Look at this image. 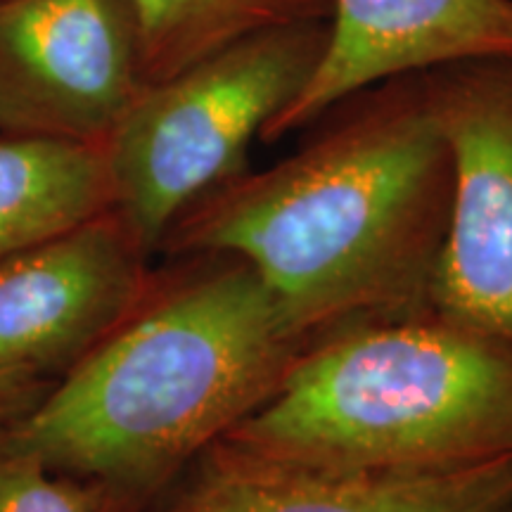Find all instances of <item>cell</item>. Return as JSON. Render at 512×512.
Here are the masks:
<instances>
[{"mask_svg":"<svg viewBox=\"0 0 512 512\" xmlns=\"http://www.w3.org/2000/svg\"><path fill=\"white\" fill-rule=\"evenodd\" d=\"M147 259L110 209L0 261V380L76 366L143 299Z\"/></svg>","mask_w":512,"mask_h":512,"instance_id":"52a82bcc","label":"cell"},{"mask_svg":"<svg viewBox=\"0 0 512 512\" xmlns=\"http://www.w3.org/2000/svg\"><path fill=\"white\" fill-rule=\"evenodd\" d=\"M292 463L441 472L512 458V344L434 309L320 339L226 434Z\"/></svg>","mask_w":512,"mask_h":512,"instance_id":"3957f363","label":"cell"},{"mask_svg":"<svg viewBox=\"0 0 512 512\" xmlns=\"http://www.w3.org/2000/svg\"><path fill=\"white\" fill-rule=\"evenodd\" d=\"M29 384L27 382H5L0 380V422H8L19 415V408L27 401Z\"/></svg>","mask_w":512,"mask_h":512,"instance_id":"4fadbf2b","label":"cell"},{"mask_svg":"<svg viewBox=\"0 0 512 512\" xmlns=\"http://www.w3.org/2000/svg\"><path fill=\"white\" fill-rule=\"evenodd\" d=\"M330 19L256 31L150 83L105 140L112 211L147 256L211 188L247 169L254 138L302 93Z\"/></svg>","mask_w":512,"mask_h":512,"instance_id":"277c9868","label":"cell"},{"mask_svg":"<svg viewBox=\"0 0 512 512\" xmlns=\"http://www.w3.org/2000/svg\"><path fill=\"white\" fill-rule=\"evenodd\" d=\"M0 512H98L93 491L55 475L0 422Z\"/></svg>","mask_w":512,"mask_h":512,"instance_id":"7c38bea8","label":"cell"},{"mask_svg":"<svg viewBox=\"0 0 512 512\" xmlns=\"http://www.w3.org/2000/svg\"><path fill=\"white\" fill-rule=\"evenodd\" d=\"M143 88L131 0H0V131L105 143Z\"/></svg>","mask_w":512,"mask_h":512,"instance_id":"8992f818","label":"cell"},{"mask_svg":"<svg viewBox=\"0 0 512 512\" xmlns=\"http://www.w3.org/2000/svg\"><path fill=\"white\" fill-rule=\"evenodd\" d=\"M145 86L256 31L330 19L332 0H131Z\"/></svg>","mask_w":512,"mask_h":512,"instance_id":"8fae6325","label":"cell"},{"mask_svg":"<svg viewBox=\"0 0 512 512\" xmlns=\"http://www.w3.org/2000/svg\"><path fill=\"white\" fill-rule=\"evenodd\" d=\"M185 259L174 278L150 280L53 392L5 422L48 470L88 486L98 512H138L328 337L240 256Z\"/></svg>","mask_w":512,"mask_h":512,"instance_id":"7a4b0ae2","label":"cell"},{"mask_svg":"<svg viewBox=\"0 0 512 512\" xmlns=\"http://www.w3.org/2000/svg\"><path fill=\"white\" fill-rule=\"evenodd\" d=\"M491 57H512V0H332L323 60L261 140L311 126L380 81Z\"/></svg>","mask_w":512,"mask_h":512,"instance_id":"9c48e42d","label":"cell"},{"mask_svg":"<svg viewBox=\"0 0 512 512\" xmlns=\"http://www.w3.org/2000/svg\"><path fill=\"white\" fill-rule=\"evenodd\" d=\"M453 195L432 309L512 344V57L427 72Z\"/></svg>","mask_w":512,"mask_h":512,"instance_id":"5b68a950","label":"cell"},{"mask_svg":"<svg viewBox=\"0 0 512 512\" xmlns=\"http://www.w3.org/2000/svg\"><path fill=\"white\" fill-rule=\"evenodd\" d=\"M313 124L294 155L192 202L159 252L240 256L320 335L432 309L453 159L427 72L363 88Z\"/></svg>","mask_w":512,"mask_h":512,"instance_id":"6da1fadb","label":"cell"},{"mask_svg":"<svg viewBox=\"0 0 512 512\" xmlns=\"http://www.w3.org/2000/svg\"><path fill=\"white\" fill-rule=\"evenodd\" d=\"M112 209L105 143L0 136V261Z\"/></svg>","mask_w":512,"mask_h":512,"instance_id":"30bf717a","label":"cell"},{"mask_svg":"<svg viewBox=\"0 0 512 512\" xmlns=\"http://www.w3.org/2000/svg\"><path fill=\"white\" fill-rule=\"evenodd\" d=\"M138 512H512V458L441 472L337 470L221 437Z\"/></svg>","mask_w":512,"mask_h":512,"instance_id":"ba28073f","label":"cell"}]
</instances>
